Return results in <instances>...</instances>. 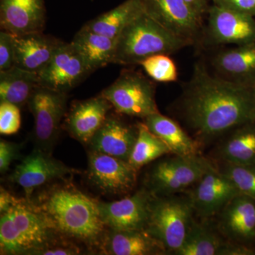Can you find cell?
Segmentation results:
<instances>
[{
  "label": "cell",
  "instance_id": "5bb4252c",
  "mask_svg": "<svg viewBox=\"0 0 255 255\" xmlns=\"http://www.w3.org/2000/svg\"><path fill=\"white\" fill-rule=\"evenodd\" d=\"M137 169L128 161L92 151L89 157V177L101 190L110 194L130 191L136 182Z\"/></svg>",
  "mask_w": 255,
  "mask_h": 255
},
{
  "label": "cell",
  "instance_id": "e0dca14e",
  "mask_svg": "<svg viewBox=\"0 0 255 255\" xmlns=\"http://www.w3.org/2000/svg\"><path fill=\"white\" fill-rule=\"evenodd\" d=\"M210 65L215 75L225 80L255 86V41L219 50L211 56Z\"/></svg>",
  "mask_w": 255,
  "mask_h": 255
},
{
  "label": "cell",
  "instance_id": "ac0fdd59",
  "mask_svg": "<svg viewBox=\"0 0 255 255\" xmlns=\"http://www.w3.org/2000/svg\"><path fill=\"white\" fill-rule=\"evenodd\" d=\"M112 108L110 102L101 95L75 102L67 115V129L82 143H90L92 137L105 123Z\"/></svg>",
  "mask_w": 255,
  "mask_h": 255
},
{
  "label": "cell",
  "instance_id": "ffe728a7",
  "mask_svg": "<svg viewBox=\"0 0 255 255\" xmlns=\"http://www.w3.org/2000/svg\"><path fill=\"white\" fill-rule=\"evenodd\" d=\"M138 128L108 116L90 143L96 152L128 161L136 141Z\"/></svg>",
  "mask_w": 255,
  "mask_h": 255
},
{
  "label": "cell",
  "instance_id": "74e56055",
  "mask_svg": "<svg viewBox=\"0 0 255 255\" xmlns=\"http://www.w3.org/2000/svg\"><path fill=\"white\" fill-rule=\"evenodd\" d=\"M17 199L11 196L8 191L5 190L4 188L1 187V194H0V212L3 213L9 209Z\"/></svg>",
  "mask_w": 255,
  "mask_h": 255
},
{
  "label": "cell",
  "instance_id": "4fadbf2b",
  "mask_svg": "<svg viewBox=\"0 0 255 255\" xmlns=\"http://www.w3.org/2000/svg\"><path fill=\"white\" fill-rule=\"evenodd\" d=\"M153 196L150 191L141 190L114 202H98L102 221L117 231L145 230Z\"/></svg>",
  "mask_w": 255,
  "mask_h": 255
},
{
  "label": "cell",
  "instance_id": "7402d4cb",
  "mask_svg": "<svg viewBox=\"0 0 255 255\" xmlns=\"http://www.w3.org/2000/svg\"><path fill=\"white\" fill-rule=\"evenodd\" d=\"M143 123L152 133L165 143L173 155H199V142L173 119L157 112L143 119Z\"/></svg>",
  "mask_w": 255,
  "mask_h": 255
},
{
  "label": "cell",
  "instance_id": "9c48e42d",
  "mask_svg": "<svg viewBox=\"0 0 255 255\" xmlns=\"http://www.w3.org/2000/svg\"><path fill=\"white\" fill-rule=\"evenodd\" d=\"M204 38L211 46H243L255 41V17L221 7L210 6Z\"/></svg>",
  "mask_w": 255,
  "mask_h": 255
},
{
  "label": "cell",
  "instance_id": "cb8c5ba5",
  "mask_svg": "<svg viewBox=\"0 0 255 255\" xmlns=\"http://www.w3.org/2000/svg\"><path fill=\"white\" fill-rule=\"evenodd\" d=\"M92 73L112 64L116 39L82 27L71 41Z\"/></svg>",
  "mask_w": 255,
  "mask_h": 255
},
{
  "label": "cell",
  "instance_id": "4dcf8cb0",
  "mask_svg": "<svg viewBox=\"0 0 255 255\" xmlns=\"http://www.w3.org/2000/svg\"><path fill=\"white\" fill-rule=\"evenodd\" d=\"M221 171L234 183L241 194H246L255 200V164L224 162Z\"/></svg>",
  "mask_w": 255,
  "mask_h": 255
},
{
  "label": "cell",
  "instance_id": "8d00e7d4",
  "mask_svg": "<svg viewBox=\"0 0 255 255\" xmlns=\"http://www.w3.org/2000/svg\"><path fill=\"white\" fill-rule=\"evenodd\" d=\"M198 17L204 21V16L207 15L211 0H184Z\"/></svg>",
  "mask_w": 255,
  "mask_h": 255
},
{
  "label": "cell",
  "instance_id": "5b68a950",
  "mask_svg": "<svg viewBox=\"0 0 255 255\" xmlns=\"http://www.w3.org/2000/svg\"><path fill=\"white\" fill-rule=\"evenodd\" d=\"M194 213L189 196L154 195L145 230L173 254L187 238Z\"/></svg>",
  "mask_w": 255,
  "mask_h": 255
},
{
  "label": "cell",
  "instance_id": "d6a6232c",
  "mask_svg": "<svg viewBox=\"0 0 255 255\" xmlns=\"http://www.w3.org/2000/svg\"><path fill=\"white\" fill-rule=\"evenodd\" d=\"M15 66L14 35L0 31V72L6 71Z\"/></svg>",
  "mask_w": 255,
  "mask_h": 255
},
{
  "label": "cell",
  "instance_id": "f1b7e54d",
  "mask_svg": "<svg viewBox=\"0 0 255 255\" xmlns=\"http://www.w3.org/2000/svg\"><path fill=\"white\" fill-rule=\"evenodd\" d=\"M224 242L212 231L193 221L187 238L175 255H219Z\"/></svg>",
  "mask_w": 255,
  "mask_h": 255
},
{
  "label": "cell",
  "instance_id": "d4e9b609",
  "mask_svg": "<svg viewBox=\"0 0 255 255\" xmlns=\"http://www.w3.org/2000/svg\"><path fill=\"white\" fill-rule=\"evenodd\" d=\"M40 86L38 74L16 66L0 72V102H9L20 107L28 104Z\"/></svg>",
  "mask_w": 255,
  "mask_h": 255
},
{
  "label": "cell",
  "instance_id": "83f0119b",
  "mask_svg": "<svg viewBox=\"0 0 255 255\" xmlns=\"http://www.w3.org/2000/svg\"><path fill=\"white\" fill-rule=\"evenodd\" d=\"M138 134L128 162L139 169L150 162L171 153L165 143L149 130L143 122L137 124Z\"/></svg>",
  "mask_w": 255,
  "mask_h": 255
},
{
  "label": "cell",
  "instance_id": "9a60e30c",
  "mask_svg": "<svg viewBox=\"0 0 255 255\" xmlns=\"http://www.w3.org/2000/svg\"><path fill=\"white\" fill-rule=\"evenodd\" d=\"M45 0H1L0 26L14 36L43 32L46 26Z\"/></svg>",
  "mask_w": 255,
  "mask_h": 255
},
{
  "label": "cell",
  "instance_id": "f35d334b",
  "mask_svg": "<svg viewBox=\"0 0 255 255\" xmlns=\"http://www.w3.org/2000/svg\"><path fill=\"white\" fill-rule=\"evenodd\" d=\"M35 254L46 255H68L78 254V251L75 249H70V248H46L44 249L40 250L36 252Z\"/></svg>",
  "mask_w": 255,
  "mask_h": 255
},
{
  "label": "cell",
  "instance_id": "30bf717a",
  "mask_svg": "<svg viewBox=\"0 0 255 255\" xmlns=\"http://www.w3.org/2000/svg\"><path fill=\"white\" fill-rule=\"evenodd\" d=\"M91 73L73 43L63 42L38 75L41 87L67 93Z\"/></svg>",
  "mask_w": 255,
  "mask_h": 255
},
{
  "label": "cell",
  "instance_id": "f546056e",
  "mask_svg": "<svg viewBox=\"0 0 255 255\" xmlns=\"http://www.w3.org/2000/svg\"><path fill=\"white\" fill-rule=\"evenodd\" d=\"M140 65L147 75L156 82L169 83L177 80V65L169 55H152L142 60Z\"/></svg>",
  "mask_w": 255,
  "mask_h": 255
},
{
  "label": "cell",
  "instance_id": "8992f818",
  "mask_svg": "<svg viewBox=\"0 0 255 255\" xmlns=\"http://www.w3.org/2000/svg\"><path fill=\"white\" fill-rule=\"evenodd\" d=\"M117 113L142 120L159 112L153 82L139 72L125 70L100 94Z\"/></svg>",
  "mask_w": 255,
  "mask_h": 255
},
{
  "label": "cell",
  "instance_id": "e575fe53",
  "mask_svg": "<svg viewBox=\"0 0 255 255\" xmlns=\"http://www.w3.org/2000/svg\"><path fill=\"white\" fill-rule=\"evenodd\" d=\"M18 146L13 142L1 140L0 142V172L4 174L17 156Z\"/></svg>",
  "mask_w": 255,
  "mask_h": 255
},
{
  "label": "cell",
  "instance_id": "6da1fadb",
  "mask_svg": "<svg viewBox=\"0 0 255 255\" xmlns=\"http://www.w3.org/2000/svg\"><path fill=\"white\" fill-rule=\"evenodd\" d=\"M176 107L196 141L208 142L255 122V86L228 81L198 62Z\"/></svg>",
  "mask_w": 255,
  "mask_h": 255
},
{
  "label": "cell",
  "instance_id": "4316f807",
  "mask_svg": "<svg viewBox=\"0 0 255 255\" xmlns=\"http://www.w3.org/2000/svg\"><path fill=\"white\" fill-rule=\"evenodd\" d=\"M142 10L140 0H126L117 7L89 21L83 27L116 39L128 23Z\"/></svg>",
  "mask_w": 255,
  "mask_h": 255
},
{
  "label": "cell",
  "instance_id": "44dd1931",
  "mask_svg": "<svg viewBox=\"0 0 255 255\" xmlns=\"http://www.w3.org/2000/svg\"><path fill=\"white\" fill-rule=\"evenodd\" d=\"M15 66L38 74L63 43L43 32L14 36Z\"/></svg>",
  "mask_w": 255,
  "mask_h": 255
},
{
  "label": "cell",
  "instance_id": "ba28073f",
  "mask_svg": "<svg viewBox=\"0 0 255 255\" xmlns=\"http://www.w3.org/2000/svg\"><path fill=\"white\" fill-rule=\"evenodd\" d=\"M142 9L159 24L190 46L204 38V21L184 0H140Z\"/></svg>",
  "mask_w": 255,
  "mask_h": 255
},
{
  "label": "cell",
  "instance_id": "52a82bcc",
  "mask_svg": "<svg viewBox=\"0 0 255 255\" xmlns=\"http://www.w3.org/2000/svg\"><path fill=\"white\" fill-rule=\"evenodd\" d=\"M174 155L157 162L149 174V187L155 196L177 194L195 185L211 164L199 155Z\"/></svg>",
  "mask_w": 255,
  "mask_h": 255
},
{
  "label": "cell",
  "instance_id": "d590c367",
  "mask_svg": "<svg viewBox=\"0 0 255 255\" xmlns=\"http://www.w3.org/2000/svg\"><path fill=\"white\" fill-rule=\"evenodd\" d=\"M255 252L243 244L237 243H225L220 250L219 255H252Z\"/></svg>",
  "mask_w": 255,
  "mask_h": 255
},
{
  "label": "cell",
  "instance_id": "1f68e13d",
  "mask_svg": "<svg viewBox=\"0 0 255 255\" xmlns=\"http://www.w3.org/2000/svg\"><path fill=\"white\" fill-rule=\"evenodd\" d=\"M21 127L19 107L9 102H0V132L2 135L16 133Z\"/></svg>",
  "mask_w": 255,
  "mask_h": 255
},
{
  "label": "cell",
  "instance_id": "3957f363",
  "mask_svg": "<svg viewBox=\"0 0 255 255\" xmlns=\"http://www.w3.org/2000/svg\"><path fill=\"white\" fill-rule=\"evenodd\" d=\"M55 228L42 210L16 200L1 214V254L36 253L48 246Z\"/></svg>",
  "mask_w": 255,
  "mask_h": 255
},
{
  "label": "cell",
  "instance_id": "7c38bea8",
  "mask_svg": "<svg viewBox=\"0 0 255 255\" xmlns=\"http://www.w3.org/2000/svg\"><path fill=\"white\" fill-rule=\"evenodd\" d=\"M189 195L195 213L204 219L219 214L241 194L234 183L221 171L209 166Z\"/></svg>",
  "mask_w": 255,
  "mask_h": 255
},
{
  "label": "cell",
  "instance_id": "836d02e7",
  "mask_svg": "<svg viewBox=\"0 0 255 255\" xmlns=\"http://www.w3.org/2000/svg\"><path fill=\"white\" fill-rule=\"evenodd\" d=\"M214 4L255 17V0H211Z\"/></svg>",
  "mask_w": 255,
  "mask_h": 255
},
{
  "label": "cell",
  "instance_id": "277c9868",
  "mask_svg": "<svg viewBox=\"0 0 255 255\" xmlns=\"http://www.w3.org/2000/svg\"><path fill=\"white\" fill-rule=\"evenodd\" d=\"M42 211L56 231L85 241L97 239L105 223L98 202L78 191L59 189L52 193Z\"/></svg>",
  "mask_w": 255,
  "mask_h": 255
},
{
  "label": "cell",
  "instance_id": "484cf974",
  "mask_svg": "<svg viewBox=\"0 0 255 255\" xmlns=\"http://www.w3.org/2000/svg\"><path fill=\"white\" fill-rule=\"evenodd\" d=\"M219 149L223 162L255 164V122L240 126L228 132Z\"/></svg>",
  "mask_w": 255,
  "mask_h": 255
},
{
  "label": "cell",
  "instance_id": "8fae6325",
  "mask_svg": "<svg viewBox=\"0 0 255 255\" xmlns=\"http://www.w3.org/2000/svg\"><path fill=\"white\" fill-rule=\"evenodd\" d=\"M66 92L55 91L40 86L28 102L34 117V134L42 145L52 143L57 135L66 112Z\"/></svg>",
  "mask_w": 255,
  "mask_h": 255
},
{
  "label": "cell",
  "instance_id": "7a4b0ae2",
  "mask_svg": "<svg viewBox=\"0 0 255 255\" xmlns=\"http://www.w3.org/2000/svg\"><path fill=\"white\" fill-rule=\"evenodd\" d=\"M189 46L146 14L143 9L116 38L112 64L140 65L152 55L177 53Z\"/></svg>",
  "mask_w": 255,
  "mask_h": 255
},
{
  "label": "cell",
  "instance_id": "d6986e66",
  "mask_svg": "<svg viewBox=\"0 0 255 255\" xmlns=\"http://www.w3.org/2000/svg\"><path fill=\"white\" fill-rule=\"evenodd\" d=\"M219 230L233 243H244L255 238V200L239 194L220 212Z\"/></svg>",
  "mask_w": 255,
  "mask_h": 255
},
{
  "label": "cell",
  "instance_id": "2e32d148",
  "mask_svg": "<svg viewBox=\"0 0 255 255\" xmlns=\"http://www.w3.org/2000/svg\"><path fill=\"white\" fill-rule=\"evenodd\" d=\"M74 170L50 157L43 150H35L23 159L11 179L29 196L34 189L55 179H61Z\"/></svg>",
  "mask_w": 255,
  "mask_h": 255
},
{
  "label": "cell",
  "instance_id": "603a6c76",
  "mask_svg": "<svg viewBox=\"0 0 255 255\" xmlns=\"http://www.w3.org/2000/svg\"><path fill=\"white\" fill-rule=\"evenodd\" d=\"M107 254L114 255H164L167 253L158 241L145 230H113L105 244Z\"/></svg>",
  "mask_w": 255,
  "mask_h": 255
}]
</instances>
